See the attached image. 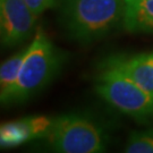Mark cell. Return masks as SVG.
Segmentation results:
<instances>
[{"instance_id": "2", "label": "cell", "mask_w": 153, "mask_h": 153, "mask_svg": "<svg viewBox=\"0 0 153 153\" xmlns=\"http://www.w3.org/2000/svg\"><path fill=\"white\" fill-rule=\"evenodd\" d=\"M65 56L39 28L22 65L19 75L4 104L24 102L42 91L64 65Z\"/></svg>"}, {"instance_id": "4", "label": "cell", "mask_w": 153, "mask_h": 153, "mask_svg": "<svg viewBox=\"0 0 153 153\" xmlns=\"http://www.w3.org/2000/svg\"><path fill=\"white\" fill-rule=\"evenodd\" d=\"M44 140L53 151L61 153L103 152L108 143L103 127L81 114H67L52 119Z\"/></svg>"}, {"instance_id": "10", "label": "cell", "mask_w": 153, "mask_h": 153, "mask_svg": "<svg viewBox=\"0 0 153 153\" xmlns=\"http://www.w3.org/2000/svg\"><path fill=\"white\" fill-rule=\"evenodd\" d=\"M127 153H153V129L134 131L125 146Z\"/></svg>"}, {"instance_id": "5", "label": "cell", "mask_w": 153, "mask_h": 153, "mask_svg": "<svg viewBox=\"0 0 153 153\" xmlns=\"http://www.w3.org/2000/svg\"><path fill=\"white\" fill-rule=\"evenodd\" d=\"M36 17L24 0H0L2 45L14 47L27 40L32 35Z\"/></svg>"}, {"instance_id": "11", "label": "cell", "mask_w": 153, "mask_h": 153, "mask_svg": "<svg viewBox=\"0 0 153 153\" xmlns=\"http://www.w3.org/2000/svg\"><path fill=\"white\" fill-rule=\"evenodd\" d=\"M24 2L36 16L56 6V0H24Z\"/></svg>"}, {"instance_id": "6", "label": "cell", "mask_w": 153, "mask_h": 153, "mask_svg": "<svg viewBox=\"0 0 153 153\" xmlns=\"http://www.w3.org/2000/svg\"><path fill=\"white\" fill-rule=\"evenodd\" d=\"M51 123L52 119L48 117L35 116L2 124L0 127L1 148H14L31 140L44 138Z\"/></svg>"}, {"instance_id": "1", "label": "cell", "mask_w": 153, "mask_h": 153, "mask_svg": "<svg viewBox=\"0 0 153 153\" xmlns=\"http://www.w3.org/2000/svg\"><path fill=\"white\" fill-rule=\"evenodd\" d=\"M58 7L59 22L67 35L88 43L123 23L125 0H60Z\"/></svg>"}, {"instance_id": "9", "label": "cell", "mask_w": 153, "mask_h": 153, "mask_svg": "<svg viewBox=\"0 0 153 153\" xmlns=\"http://www.w3.org/2000/svg\"><path fill=\"white\" fill-rule=\"evenodd\" d=\"M27 48H24L16 55L10 57L8 60L2 62L0 68V98L1 102L4 103L7 97L9 95L16 83L22 65L25 59V56L27 53Z\"/></svg>"}, {"instance_id": "7", "label": "cell", "mask_w": 153, "mask_h": 153, "mask_svg": "<svg viewBox=\"0 0 153 153\" xmlns=\"http://www.w3.org/2000/svg\"><path fill=\"white\" fill-rule=\"evenodd\" d=\"M105 61L117 67L126 76L153 95V52L112 56Z\"/></svg>"}, {"instance_id": "8", "label": "cell", "mask_w": 153, "mask_h": 153, "mask_svg": "<svg viewBox=\"0 0 153 153\" xmlns=\"http://www.w3.org/2000/svg\"><path fill=\"white\" fill-rule=\"evenodd\" d=\"M123 25L129 32L153 33V0H125Z\"/></svg>"}, {"instance_id": "3", "label": "cell", "mask_w": 153, "mask_h": 153, "mask_svg": "<svg viewBox=\"0 0 153 153\" xmlns=\"http://www.w3.org/2000/svg\"><path fill=\"white\" fill-rule=\"evenodd\" d=\"M94 85L99 95L119 112L140 121L153 119V95L117 67L103 61Z\"/></svg>"}]
</instances>
